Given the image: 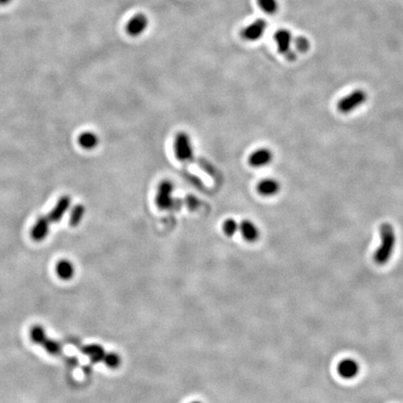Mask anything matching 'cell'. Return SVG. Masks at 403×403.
Segmentation results:
<instances>
[{"label":"cell","instance_id":"obj_9","mask_svg":"<svg viewBox=\"0 0 403 403\" xmlns=\"http://www.w3.org/2000/svg\"><path fill=\"white\" fill-rule=\"evenodd\" d=\"M273 152L267 148L258 149L253 151L248 157V164L252 167L258 168L263 167L270 164L273 160Z\"/></svg>","mask_w":403,"mask_h":403},{"label":"cell","instance_id":"obj_10","mask_svg":"<svg viewBox=\"0 0 403 403\" xmlns=\"http://www.w3.org/2000/svg\"><path fill=\"white\" fill-rule=\"evenodd\" d=\"M71 207V198L69 195H63L58 200L54 208L51 209L48 218L50 222H59L63 220L64 215L70 210Z\"/></svg>","mask_w":403,"mask_h":403},{"label":"cell","instance_id":"obj_6","mask_svg":"<svg viewBox=\"0 0 403 403\" xmlns=\"http://www.w3.org/2000/svg\"><path fill=\"white\" fill-rule=\"evenodd\" d=\"M267 22L264 19L260 18L255 20L242 30L241 36L247 41H257L262 38L267 29Z\"/></svg>","mask_w":403,"mask_h":403},{"label":"cell","instance_id":"obj_16","mask_svg":"<svg viewBox=\"0 0 403 403\" xmlns=\"http://www.w3.org/2000/svg\"><path fill=\"white\" fill-rule=\"evenodd\" d=\"M82 352L86 356H88L93 363H99L101 361H103L106 354L105 349L96 344L85 346L82 348Z\"/></svg>","mask_w":403,"mask_h":403},{"label":"cell","instance_id":"obj_5","mask_svg":"<svg viewBox=\"0 0 403 403\" xmlns=\"http://www.w3.org/2000/svg\"><path fill=\"white\" fill-rule=\"evenodd\" d=\"M174 185L170 180H164L159 184L156 192V205L162 210H168L173 208L176 202L173 197Z\"/></svg>","mask_w":403,"mask_h":403},{"label":"cell","instance_id":"obj_11","mask_svg":"<svg viewBox=\"0 0 403 403\" xmlns=\"http://www.w3.org/2000/svg\"><path fill=\"white\" fill-rule=\"evenodd\" d=\"M359 363L352 359H344L338 365V372L345 379L356 377L359 374Z\"/></svg>","mask_w":403,"mask_h":403},{"label":"cell","instance_id":"obj_23","mask_svg":"<svg viewBox=\"0 0 403 403\" xmlns=\"http://www.w3.org/2000/svg\"><path fill=\"white\" fill-rule=\"evenodd\" d=\"M41 346L43 347L46 352L49 353L50 355H53V356L58 355L61 351V345L57 341L53 340V339L47 338Z\"/></svg>","mask_w":403,"mask_h":403},{"label":"cell","instance_id":"obj_7","mask_svg":"<svg viewBox=\"0 0 403 403\" xmlns=\"http://www.w3.org/2000/svg\"><path fill=\"white\" fill-rule=\"evenodd\" d=\"M149 25V19L144 13H138L129 20L126 25V32L131 37H139L146 31Z\"/></svg>","mask_w":403,"mask_h":403},{"label":"cell","instance_id":"obj_8","mask_svg":"<svg viewBox=\"0 0 403 403\" xmlns=\"http://www.w3.org/2000/svg\"><path fill=\"white\" fill-rule=\"evenodd\" d=\"M50 221L48 216H40L31 230L32 239L36 242L45 240L50 233Z\"/></svg>","mask_w":403,"mask_h":403},{"label":"cell","instance_id":"obj_14","mask_svg":"<svg viewBox=\"0 0 403 403\" xmlns=\"http://www.w3.org/2000/svg\"><path fill=\"white\" fill-rule=\"evenodd\" d=\"M78 142L82 149L86 151H93L99 145V138L95 132L85 131L80 135Z\"/></svg>","mask_w":403,"mask_h":403},{"label":"cell","instance_id":"obj_1","mask_svg":"<svg viewBox=\"0 0 403 403\" xmlns=\"http://www.w3.org/2000/svg\"><path fill=\"white\" fill-rule=\"evenodd\" d=\"M380 246L374 253V261L378 265H384L390 259L396 245V233L390 223H383L380 226Z\"/></svg>","mask_w":403,"mask_h":403},{"label":"cell","instance_id":"obj_25","mask_svg":"<svg viewBox=\"0 0 403 403\" xmlns=\"http://www.w3.org/2000/svg\"><path fill=\"white\" fill-rule=\"evenodd\" d=\"M190 403H202V402H200V401H192V402Z\"/></svg>","mask_w":403,"mask_h":403},{"label":"cell","instance_id":"obj_15","mask_svg":"<svg viewBox=\"0 0 403 403\" xmlns=\"http://www.w3.org/2000/svg\"><path fill=\"white\" fill-rule=\"evenodd\" d=\"M57 276L62 280H70L75 273L74 265L69 259H60L55 266Z\"/></svg>","mask_w":403,"mask_h":403},{"label":"cell","instance_id":"obj_13","mask_svg":"<svg viewBox=\"0 0 403 403\" xmlns=\"http://www.w3.org/2000/svg\"><path fill=\"white\" fill-rule=\"evenodd\" d=\"M257 190L260 195H276L280 190V183L275 178H264L258 183Z\"/></svg>","mask_w":403,"mask_h":403},{"label":"cell","instance_id":"obj_12","mask_svg":"<svg viewBox=\"0 0 403 403\" xmlns=\"http://www.w3.org/2000/svg\"><path fill=\"white\" fill-rule=\"evenodd\" d=\"M239 231L243 238L249 243L256 242L259 237L258 227L256 226L254 222L248 220L241 221V223H239Z\"/></svg>","mask_w":403,"mask_h":403},{"label":"cell","instance_id":"obj_22","mask_svg":"<svg viewBox=\"0 0 403 403\" xmlns=\"http://www.w3.org/2000/svg\"><path fill=\"white\" fill-rule=\"evenodd\" d=\"M293 45L295 46V49L297 51L301 52V53H305L308 51L311 44L309 41L308 38L303 36H300V37H296L293 39Z\"/></svg>","mask_w":403,"mask_h":403},{"label":"cell","instance_id":"obj_18","mask_svg":"<svg viewBox=\"0 0 403 403\" xmlns=\"http://www.w3.org/2000/svg\"><path fill=\"white\" fill-rule=\"evenodd\" d=\"M85 215V208L83 205H77L72 208L70 213V222L72 227H77L83 220Z\"/></svg>","mask_w":403,"mask_h":403},{"label":"cell","instance_id":"obj_2","mask_svg":"<svg viewBox=\"0 0 403 403\" xmlns=\"http://www.w3.org/2000/svg\"><path fill=\"white\" fill-rule=\"evenodd\" d=\"M174 151L176 159L182 163H188L193 159L194 152L192 143L187 132H179L176 133L174 142Z\"/></svg>","mask_w":403,"mask_h":403},{"label":"cell","instance_id":"obj_4","mask_svg":"<svg viewBox=\"0 0 403 403\" xmlns=\"http://www.w3.org/2000/svg\"><path fill=\"white\" fill-rule=\"evenodd\" d=\"M274 39L278 52L285 55L289 60H294L296 58V53L291 50L294 38L290 30L284 28L277 30L274 35Z\"/></svg>","mask_w":403,"mask_h":403},{"label":"cell","instance_id":"obj_17","mask_svg":"<svg viewBox=\"0 0 403 403\" xmlns=\"http://www.w3.org/2000/svg\"><path fill=\"white\" fill-rule=\"evenodd\" d=\"M30 338L33 343L41 346L48 337L44 327L40 325H35L30 329Z\"/></svg>","mask_w":403,"mask_h":403},{"label":"cell","instance_id":"obj_20","mask_svg":"<svg viewBox=\"0 0 403 403\" xmlns=\"http://www.w3.org/2000/svg\"><path fill=\"white\" fill-rule=\"evenodd\" d=\"M222 230H223V233H225L227 236L232 237L239 231V224L233 219H228L223 222Z\"/></svg>","mask_w":403,"mask_h":403},{"label":"cell","instance_id":"obj_21","mask_svg":"<svg viewBox=\"0 0 403 403\" xmlns=\"http://www.w3.org/2000/svg\"><path fill=\"white\" fill-rule=\"evenodd\" d=\"M103 362L106 364L107 367L110 369H116L120 364V356L116 353H107L105 354V357L103 359Z\"/></svg>","mask_w":403,"mask_h":403},{"label":"cell","instance_id":"obj_19","mask_svg":"<svg viewBox=\"0 0 403 403\" xmlns=\"http://www.w3.org/2000/svg\"><path fill=\"white\" fill-rule=\"evenodd\" d=\"M259 9L267 14H275L279 10L278 0H257Z\"/></svg>","mask_w":403,"mask_h":403},{"label":"cell","instance_id":"obj_24","mask_svg":"<svg viewBox=\"0 0 403 403\" xmlns=\"http://www.w3.org/2000/svg\"><path fill=\"white\" fill-rule=\"evenodd\" d=\"M12 2H13V0H0V6H6Z\"/></svg>","mask_w":403,"mask_h":403},{"label":"cell","instance_id":"obj_3","mask_svg":"<svg viewBox=\"0 0 403 403\" xmlns=\"http://www.w3.org/2000/svg\"><path fill=\"white\" fill-rule=\"evenodd\" d=\"M368 100V94L362 89H357L352 93L343 97L337 104V108L341 113L348 114L361 107Z\"/></svg>","mask_w":403,"mask_h":403}]
</instances>
